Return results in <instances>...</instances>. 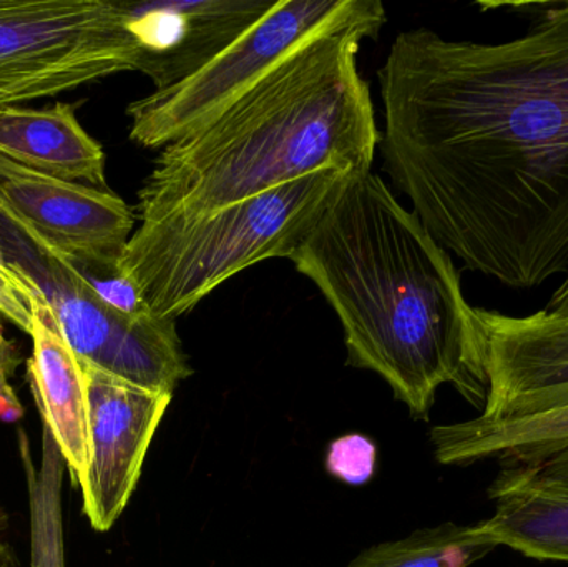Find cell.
<instances>
[{
	"label": "cell",
	"instance_id": "cell-14",
	"mask_svg": "<svg viewBox=\"0 0 568 567\" xmlns=\"http://www.w3.org/2000/svg\"><path fill=\"white\" fill-rule=\"evenodd\" d=\"M434 456L440 465L467 466L497 458L504 466L536 465L568 446V405L539 415L483 419L430 429Z\"/></svg>",
	"mask_w": 568,
	"mask_h": 567
},
{
	"label": "cell",
	"instance_id": "cell-1",
	"mask_svg": "<svg viewBox=\"0 0 568 567\" xmlns=\"http://www.w3.org/2000/svg\"><path fill=\"white\" fill-rule=\"evenodd\" d=\"M499 6L527 17L523 36L396 37L377 72L379 150L443 249L530 290L568 272V0Z\"/></svg>",
	"mask_w": 568,
	"mask_h": 567
},
{
	"label": "cell",
	"instance_id": "cell-13",
	"mask_svg": "<svg viewBox=\"0 0 568 567\" xmlns=\"http://www.w3.org/2000/svg\"><path fill=\"white\" fill-rule=\"evenodd\" d=\"M489 495L496 512L483 523L497 546L539 561L568 563L567 486L537 482L504 466Z\"/></svg>",
	"mask_w": 568,
	"mask_h": 567
},
{
	"label": "cell",
	"instance_id": "cell-21",
	"mask_svg": "<svg viewBox=\"0 0 568 567\" xmlns=\"http://www.w3.org/2000/svg\"><path fill=\"white\" fill-rule=\"evenodd\" d=\"M549 308L568 315V272L564 275L562 283L557 286L556 292L550 296Z\"/></svg>",
	"mask_w": 568,
	"mask_h": 567
},
{
	"label": "cell",
	"instance_id": "cell-10",
	"mask_svg": "<svg viewBox=\"0 0 568 567\" xmlns=\"http://www.w3.org/2000/svg\"><path fill=\"white\" fill-rule=\"evenodd\" d=\"M476 312L487 379L479 418H524L568 405V315Z\"/></svg>",
	"mask_w": 568,
	"mask_h": 567
},
{
	"label": "cell",
	"instance_id": "cell-7",
	"mask_svg": "<svg viewBox=\"0 0 568 567\" xmlns=\"http://www.w3.org/2000/svg\"><path fill=\"white\" fill-rule=\"evenodd\" d=\"M0 245L10 269L42 292L80 362L150 392L172 395L193 375L175 320L129 316L106 305L55 250L0 213Z\"/></svg>",
	"mask_w": 568,
	"mask_h": 567
},
{
	"label": "cell",
	"instance_id": "cell-15",
	"mask_svg": "<svg viewBox=\"0 0 568 567\" xmlns=\"http://www.w3.org/2000/svg\"><path fill=\"white\" fill-rule=\"evenodd\" d=\"M499 548L479 525L424 528L361 553L347 567H469Z\"/></svg>",
	"mask_w": 568,
	"mask_h": 567
},
{
	"label": "cell",
	"instance_id": "cell-20",
	"mask_svg": "<svg viewBox=\"0 0 568 567\" xmlns=\"http://www.w3.org/2000/svg\"><path fill=\"white\" fill-rule=\"evenodd\" d=\"M17 365H19V358H17L16 348L3 335L2 323H0V373L10 378L16 372Z\"/></svg>",
	"mask_w": 568,
	"mask_h": 567
},
{
	"label": "cell",
	"instance_id": "cell-17",
	"mask_svg": "<svg viewBox=\"0 0 568 567\" xmlns=\"http://www.w3.org/2000/svg\"><path fill=\"white\" fill-rule=\"evenodd\" d=\"M374 466L376 446L361 435H347L336 439L327 453V472L347 485H364L369 482Z\"/></svg>",
	"mask_w": 568,
	"mask_h": 567
},
{
	"label": "cell",
	"instance_id": "cell-12",
	"mask_svg": "<svg viewBox=\"0 0 568 567\" xmlns=\"http://www.w3.org/2000/svg\"><path fill=\"white\" fill-rule=\"evenodd\" d=\"M0 155L42 175L106 190L105 152L70 103L0 109Z\"/></svg>",
	"mask_w": 568,
	"mask_h": 567
},
{
	"label": "cell",
	"instance_id": "cell-22",
	"mask_svg": "<svg viewBox=\"0 0 568 567\" xmlns=\"http://www.w3.org/2000/svg\"><path fill=\"white\" fill-rule=\"evenodd\" d=\"M2 559H3V546H2V543H0V567H3Z\"/></svg>",
	"mask_w": 568,
	"mask_h": 567
},
{
	"label": "cell",
	"instance_id": "cell-18",
	"mask_svg": "<svg viewBox=\"0 0 568 567\" xmlns=\"http://www.w3.org/2000/svg\"><path fill=\"white\" fill-rule=\"evenodd\" d=\"M519 472L526 473L537 482L549 483V485L567 486L568 488V446L559 449L554 455L547 456L536 465L513 466Z\"/></svg>",
	"mask_w": 568,
	"mask_h": 567
},
{
	"label": "cell",
	"instance_id": "cell-3",
	"mask_svg": "<svg viewBox=\"0 0 568 567\" xmlns=\"http://www.w3.org/2000/svg\"><path fill=\"white\" fill-rule=\"evenodd\" d=\"M359 30L320 37L216 119L162 149L139 190L140 222L199 215L323 170L371 172L381 132L357 70Z\"/></svg>",
	"mask_w": 568,
	"mask_h": 567
},
{
	"label": "cell",
	"instance_id": "cell-19",
	"mask_svg": "<svg viewBox=\"0 0 568 567\" xmlns=\"http://www.w3.org/2000/svg\"><path fill=\"white\" fill-rule=\"evenodd\" d=\"M22 415V405L10 385L9 376L0 373V422H16Z\"/></svg>",
	"mask_w": 568,
	"mask_h": 567
},
{
	"label": "cell",
	"instance_id": "cell-16",
	"mask_svg": "<svg viewBox=\"0 0 568 567\" xmlns=\"http://www.w3.org/2000/svg\"><path fill=\"white\" fill-rule=\"evenodd\" d=\"M69 262L106 305L136 318L153 315L139 290L123 275L119 262Z\"/></svg>",
	"mask_w": 568,
	"mask_h": 567
},
{
	"label": "cell",
	"instance_id": "cell-5",
	"mask_svg": "<svg viewBox=\"0 0 568 567\" xmlns=\"http://www.w3.org/2000/svg\"><path fill=\"white\" fill-rule=\"evenodd\" d=\"M386 19L379 0H276L199 72L130 103V139L143 149H165L216 119L301 47L347 30L376 39Z\"/></svg>",
	"mask_w": 568,
	"mask_h": 567
},
{
	"label": "cell",
	"instance_id": "cell-8",
	"mask_svg": "<svg viewBox=\"0 0 568 567\" xmlns=\"http://www.w3.org/2000/svg\"><path fill=\"white\" fill-rule=\"evenodd\" d=\"M80 363L89 405V463L79 486L90 526L106 533L139 485L146 452L172 395L150 392Z\"/></svg>",
	"mask_w": 568,
	"mask_h": 567
},
{
	"label": "cell",
	"instance_id": "cell-9",
	"mask_svg": "<svg viewBox=\"0 0 568 567\" xmlns=\"http://www.w3.org/2000/svg\"><path fill=\"white\" fill-rule=\"evenodd\" d=\"M0 213L72 262H120L135 209L109 189L65 182L0 155Z\"/></svg>",
	"mask_w": 568,
	"mask_h": 567
},
{
	"label": "cell",
	"instance_id": "cell-11",
	"mask_svg": "<svg viewBox=\"0 0 568 567\" xmlns=\"http://www.w3.org/2000/svg\"><path fill=\"white\" fill-rule=\"evenodd\" d=\"M32 356L29 375L45 422L77 485L89 463V405L85 376L79 356L63 338L42 292L32 293Z\"/></svg>",
	"mask_w": 568,
	"mask_h": 567
},
{
	"label": "cell",
	"instance_id": "cell-4",
	"mask_svg": "<svg viewBox=\"0 0 568 567\" xmlns=\"http://www.w3.org/2000/svg\"><path fill=\"white\" fill-rule=\"evenodd\" d=\"M351 176L323 170L213 212L140 222L120 270L153 315L176 322L242 270L291 259Z\"/></svg>",
	"mask_w": 568,
	"mask_h": 567
},
{
	"label": "cell",
	"instance_id": "cell-2",
	"mask_svg": "<svg viewBox=\"0 0 568 567\" xmlns=\"http://www.w3.org/2000/svg\"><path fill=\"white\" fill-rule=\"evenodd\" d=\"M343 325L347 365L369 369L426 419L453 385L484 408V338L453 256L379 175L347 180L291 255Z\"/></svg>",
	"mask_w": 568,
	"mask_h": 567
},
{
	"label": "cell",
	"instance_id": "cell-6",
	"mask_svg": "<svg viewBox=\"0 0 568 567\" xmlns=\"http://www.w3.org/2000/svg\"><path fill=\"white\" fill-rule=\"evenodd\" d=\"M130 12L110 0H0V109L143 73Z\"/></svg>",
	"mask_w": 568,
	"mask_h": 567
}]
</instances>
